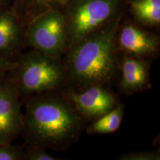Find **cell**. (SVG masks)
<instances>
[{"instance_id":"obj_1","label":"cell","mask_w":160,"mask_h":160,"mask_svg":"<svg viewBox=\"0 0 160 160\" xmlns=\"http://www.w3.org/2000/svg\"><path fill=\"white\" fill-rule=\"evenodd\" d=\"M46 92L22 99L23 135L28 145L62 151L79 139L84 118L65 95Z\"/></svg>"},{"instance_id":"obj_2","label":"cell","mask_w":160,"mask_h":160,"mask_svg":"<svg viewBox=\"0 0 160 160\" xmlns=\"http://www.w3.org/2000/svg\"><path fill=\"white\" fill-rule=\"evenodd\" d=\"M117 24H107L65 52L67 82L80 91L93 85L105 86L118 70Z\"/></svg>"},{"instance_id":"obj_3","label":"cell","mask_w":160,"mask_h":160,"mask_svg":"<svg viewBox=\"0 0 160 160\" xmlns=\"http://www.w3.org/2000/svg\"><path fill=\"white\" fill-rule=\"evenodd\" d=\"M8 77L22 99L46 92L58 91L67 82L61 59L31 48L15 60Z\"/></svg>"},{"instance_id":"obj_4","label":"cell","mask_w":160,"mask_h":160,"mask_svg":"<svg viewBox=\"0 0 160 160\" xmlns=\"http://www.w3.org/2000/svg\"><path fill=\"white\" fill-rule=\"evenodd\" d=\"M119 0H79L63 11L67 51L71 46L109 23Z\"/></svg>"},{"instance_id":"obj_5","label":"cell","mask_w":160,"mask_h":160,"mask_svg":"<svg viewBox=\"0 0 160 160\" xmlns=\"http://www.w3.org/2000/svg\"><path fill=\"white\" fill-rule=\"evenodd\" d=\"M26 45L61 59L67 49L65 19L62 11L51 10L26 26Z\"/></svg>"},{"instance_id":"obj_6","label":"cell","mask_w":160,"mask_h":160,"mask_svg":"<svg viewBox=\"0 0 160 160\" xmlns=\"http://www.w3.org/2000/svg\"><path fill=\"white\" fill-rule=\"evenodd\" d=\"M22 98L8 77L0 84V145H11L22 134Z\"/></svg>"},{"instance_id":"obj_7","label":"cell","mask_w":160,"mask_h":160,"mask_svg":"<svg viewBox=\"0 0 160 160\" xmlns=\"http://www.w3.org/2000/svg\"><path fill=\"white\" fill-rule=\"evenodd\" d=\"M65 95L80 114L89 119H97L117 105L115 95L102 85L90 86L80 91L70 90Z\"/></svg>"},{"instance_id":"obj_8","label":"cell","mask_w":160,"mask_h":160,"mask_svg":"<svg viewBox=\"0 0 160 160\" xmlns=\"http://www.w3.org/2000/svg\"><path fill=\"white\" fill-rule=\"evenodd\" d=\"M26 26L11 6L0 8V58L14 62L27 47Z\"/></svg>"},{"instance_id":"obj_9","label":"cell","mask_w":160,"mask_h":160,"mask_svg":"<svg viewBox=\"0 0 160 160\" xmlns=\"http://www.w3.org/2000/svg\"><path fill=\"white\" fill-rule=\"evenodd\" d=\"M117 45L132 57L145 58L157 53L159 42L155 36L134 25H126L117 36Z\"/></svg>"},{"instance_id":"obj_10","label":"cell","mask_w":160,"mask_h":160,"mask_svg":"<svg viewBox=\"0 0 160 160\" xmlns=\"http://www.w3.org/2000/svg\"><path fill=\"white\" fill-rule=\"evenodd\" d=\"M149 84V66L144 58L128 57L121 64V79L119 87L126 93L145 89Z\"/></svg>"},{"instance_id":"obj_11","label":"cell","mask_w":160,"mask_h":160,"mask_svg":"<svg viewBox=\"0 0 160 160\" xmlns=\"http://www.w3.org/2000/svg\"><path fill=\"white\" fill-rule=\"evenodd\" d=\"M79 0H11V9L27 26L33 19L51 10L64 11Z\"/></svg>"},{"instance_id":"obj_12","label":"cell","mask_w":160,"mask_h":160,"mask_svg":"<svg viewBox=\"0 0 160 160\" xmlns=\"http://www.w3.org/2000/svg\"><path fill=\"white\" fill-rule=\"evenodd\" d=\"M123 114L124 107L117 105L111 111L95 119L88 127L87 132L90 134H106L115 132L121 125Z\"/></svg>"},{"instance_id":"obj_13","label":"cell","mask_w":160,"mask_h":160,"mask_svg":"<svg viewBox=\"0 0 160 160\" xmlns=\"http://www.w3.org/2000/svg\"><path fill=\"white\" fill-rule=\"evenodd\" d=\"M131 8L140 22L149 25H159L160 0H133Z\"/></svg>"},{"instance_id":"obj_14","label":"cell","mask_w":160,"mask_h":160,"mask_svg":"<svg viewBox=\"0 0 160 160\" xmlns=\"http://www.w3.org/2000/svg\"><path fill=\"white\" fill-rule=\"evenodd\" d=\"M24 160H57L45 151V148L38 145H28L25 148Z\"/></svg>"},{"instance_id":"obj_15","label":"cell","mask_w":160,"mask_h":160,"mask_svg":"<svg viewBox=\"0 0 160 160\" xmlns=\"http://www.w3.org/2000/svg\"><path fill=\"white\" fill-rule=\"evenodd\" d=\"M25 148L19 146L0 145V160H24Z\"/></svg>"},{"instance_id":"obj_16","label":"cell","mask_w":160,"mask_h":160,"mask_svg":"<svg viewBox=\"0 0 160 160\" xmlns=\"http://www.w3.org/2000/svg\"><path fill=\"white\" fill-rule=\"evenodd\" d=\"M119 159L121 160H159L160 154L159 151H141L131 152L120 156Z\"/></svg>"},{"instance_id":"obj_17","label":"cell","mask_w":160,"mask_h":160,"mask_svg":"<svg viewBox=\"0 0 160 160\" xmlns=\"http://www.w3.org/2000/svg\"><path fill=\"white\" fill-rule=\"evenodd\" d=\"M15 62L8 61V60L0 58V84L7 77L9 71L14 67Z\"/></svg>"},{"instance_id":"obj_18","label":"cell","mask_w":160,"mask_h":160,"mask_svg":"<svg viewBox=\"0 0 160 160\" xmlns=\"http://www.w3.org/2000/svg\"><path fill=\"white\" fill-rule=\"evenodd\" d=\"M11 4V0H0V8L8 6Z\"/></svg>"}]
</instances>
